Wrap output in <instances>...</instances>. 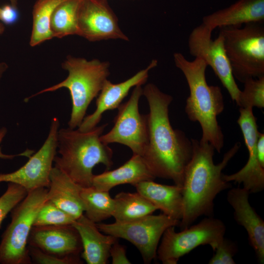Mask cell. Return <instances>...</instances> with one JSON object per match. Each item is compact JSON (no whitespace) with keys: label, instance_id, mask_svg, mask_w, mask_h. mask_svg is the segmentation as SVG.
<instances>
[{"label":"cell","instance_id":"cell-1","mask_svg":"<svg viewBox=\"0 0 264 264\" xmlns=\"http://www.w3.org/2000/svg\"><path fill=\"white\" fill-rule=\"evenodd\" d=\"M150 111L147 114V144L142 155L155 177L172 180L182 187L185 169L192 155L193 147L184 132L174 129L169 116L172 96L153 84L143 89Z\"/></svg>","mask_w":264,"mask_h":264},{"label":"cell","instance_id":"cell-2","mask_svg":"<svg viewBox=\"0 0 264 264\" xmlns=\"http://www.w3.org/2000/svg\"><path fill=\"white\" fill-rule=\"evenodd\" d=\"M192 157L184 171L182 185V215L181 230L191 225L202 216L213 217L214 200L221 191L231 187L222 178V171L239 151L237 142L223 155L221 162L213 161L215 149L210 143L191 139Z\"/></svg>","mask_w":264,"mask_h":264},{"label":"cell","instance_id":"cell-3","mask_svg":"<svg viewBox=\"0 0 264 264\" xmlns=\"http://www.w3.org/2000/svg\"><path fill=\"white\" fill-rule=\"evenodd\" d=\"M174 60L185 76L190 90L185 107L188 118L200 124V140L210 143L220 153L224 146V135L217 116L223 111L224 104L220 87L208 84L205 76L208 66L201 59L195 58L190 61L182 53L176 52Z\"/></svg>","mask_w":264,"mask_h":264},{"label":"cell","instance_id":"cell-4","mask_svg":"<svg viewBox=\"0 0 264 264\" xmlns=\"http://www.w3.org/2000/svg\"><path fill=\"white\" fill-rule=\"evenodd\" d=\"M107 124L81 131L70 128L59 129L55 167L82 188L92 186L93 169L99 164L109 170L113 165V151L100 136Z\"/></svg>","mask_w":264,"mask_h":264},{"label":"cell","instance_id":"cell-5","mask_svg":"<svg viewBox=\"0 0 264 264\" xmlns=\"http://www.w3.org/2000/svg\"><path fill=\"white\" fill-rule=\"evenodd\" d=\"M68 76L62 82L43 89L28 99L43 93L62 88L69 90L72 109L68 122L69 128L75 129L82 122L92 100L97 97L110 74V64L98 59L87 60L68 56L62 64Z\"/></svg>","mask_w":264,"mask_h":264},{"label":"cell","instance_id":"cell-6","mask_svg":"<svg viewBox=\"0 0 264 264\" xmlns=\"http://www.w3.org/2000/svg\"><path fill=\"white\" fill-rule=\"evenodd\" d=\"M220 29L235 79L243 83L264 76V22Z\"/></svg>","mask_w":264,"mask_h":264},{"label":"cell","instance_id":"cell-7","mask_svg":"<svg viewBox=\"0 0 264 264\" xmlns=\"http://www.w3.org/2000/svg\"><path fill=\"white\" fill-rule=\"evenodd\" d=\"M48 189L40 188L28 192L11 211V220L0 242V264H29L31 260L28 240L36 216L47 200Z\"/></svg>","mask_w":264,"mask_h":264},{"label":"cell","instance_id":"cell-8","mask_svg":"<svg viewBox=\"0 0 264 264\" xmlns=\"http://www.w3.org/2000/svg\"><path fill=\"white\" fill-rule=\"evenodd\" d=\"M225 231L224 223L213 217H207L179 232H176L175 226L169 227L161 237L156 257L163 264H176L181 257L200 245H209L214 251Z\"/></svg>","mask_w":264,"mask_h":264},{"label":"cell","instance_id":"cell-9","mask_svg":"<svg viewBox=\"0 0 264 264\" xmlns=\"http://www.w3.org/2000/svg\"><path fill=\"white\" fill-rule=\"evenodd\" d=\"M179 221L164 214H152L123 223H97L101 232L125 239L139 250L144 263L150 264L156 257L159 241L169 227L177 226Z\"/></svg>","mask_w":264,"mask_h":264},{"label":"cell","instance_id":"cell-10","mask_svg":"<svg viewBox=\"0 0 264 264\" xmlns=\"http://www.w3.org/2000/svg\"><path fill=\"white\" fill-rule=\"evenodd\" d=\"M143 95L141 85L135 86L127 102L118 108L114 126L100 136L105 144L117 143L128 147L133 154L142 156L148 142L147 114L140 113L138 104Z\"/></svg>","mask_w":264,"mask_h":264},{"label":"cell","instance_id":"cell-11","mask_svg":"<svg viewBox=\"0 0 264 264\" xmlns=\"http://www.w3.org/2000/svg\"><path fill=\"white\" fill-rule=\"evenodd\" d=\"M213 31L202 23L191 32L188 39L190 54L203 60L213 69L233 101L237 102L241 90L232 73L222 36L212 38Z\"/></svg>","mask_w":264,"mask_h":264},{"label":"cell","instance_id":"cell-12","mask_svg":"<svg viewBox=\"0 0 264 264\" xmlns=\"http://www.w3.org/2000/svg\"><path fill=\"white\" fill-rule=\"evenodd\" d=\"M59 126L58 118H53L47 137L40 149L17 170L0 174V182L20 185L27 192L40 188H48L53 162L57 154Z\"/></svg>","mask_w":264,"mask_h":264},{"label":"cell","instance_id":"cell-13","mask_svg":"<svg viewBox=\"0 0 264 264\" xmlns=\"http://www.w3.org/2000/svg\"><path fill=\"white\" fill-rule=\"evenodd\" d=\"M90 42L108 39L128 41L107 0H81L77 17V34Z\"/></svg>","mask_w":264,"mask_h":264},{"label":"cell","instance_id":"cell-14","mask_svg":"<svg viewBox=\"0 0 264 264\" xmlns=\"http://www.w3.org/2000/svg\"><path fill=\"white\" fill-rule=\"evenodd\" d=\"M237 120L248 152L246 164L239 171L231 175H222L225 181L242 184L250 194L262 191L264 189V166L260 163L256 150L259 132L253 109L240 108Z\"/></svg>","mask_w":264,"mask_h":264},{"label":"cell","instance_id":"cell-15","mask_svg":"<svg viewBox=\"0 0 264 264\" xmlns=\"http://www.w3.org/2000/svg\"><path fill=\"white\" fill-rule=\"evenodd\" d=\"M28 244L61 257L80 255L83 249L79 233L72 224L33 226Z\"/></svg>","mask_w":264,"mask_h":264},{"label":"cell","instance_id":"cell-16","mask_svg":"<svg viewBox=\"0 0 264 264\" xmlns=\"http://www.w3.org/2000/svg\"><path fill=\"white\" fill-rule=\"evenodd\" d=\"M157 65V61L153 60L145 69L141 70L129 79L120 83L113 84L107 79L98 95L95 111L84 117L78 129L81 131H87L97 126L103 114L107 110L118 109L130 89L133 87L144 84L148 78L149 71Z\"/></svg>","mask_w":264,"mask_h":264},{"label":"cell","instance_id":"cell-17","mask_svg":"<svg viewBox=\"0 0 264 264\" xmlns=\"http://www.w3.org/2000/svg\"><path fill=\"white\" fill-rule=\"evenodd\" d=\"M249 192L244 188H232L227 200L234 210V219L246 231L258 261L264 263V221L249 202Z\"/></svg>","mask_w":264,"mask_h":264},{"label":"cell","instance_id":"cell-18","mask_svg":"<svg viewBox=\"0 0 264 264\" xmlns=\"http://www.w3.org/2000/svg\"><path fill=\"white\" fill-rule=\"evenodd\" d=\"M264 22V0H238L230 5L204 16L202 22L212 31L225 26Z\"/></svg>","mask_w":264,"mask_h":264},{"label":"cell","instance_id":"cell-19","mask_svg":"<svg viewBox=\"0 0 264 264\" xmlns=\"http://www.w3.org/2000/svg\"><path fill=\"white\" fill-rule=\"evenodd\" d=\"M72 225L80 236L83 249L81 257L88 264H106L112 245L118 238L103 234L96 223L83 214Z\"/></svg>","mask_w":264,"mask_h":264},{"label":"cell","instance_id":"cell-20","mask_svg":"<svg viewBox=\"0 0 264 264\" xmlns=\"http://www.w3.org/2000/svg\"><path fill=\"white\" fill-rule=\"evenodd\" d=\"M47 200L77 219L83 214L84 206L81 197L82 187L59 168L53 167L50 174Z\"/></svg>","mask_w":264,"mask_h":264},{"label":"cell","instance_id":"cell-21","mask_svg":"<svg viewBox=\"0 0 264 264\" xmlns=\"http://www.w3.org/2000/svg\"><path fill=\"white\" fill-rule=\"evenodd\" d=\"M155 178L143 157L133 154L119 167L94 175L92 186L100 190L110 191L119 185L130 184L133 186L143 181L154 180Z\"/></svg>","mask_w":264,"mask_h":264},{"label":"cell","instance_id":"cell-22","mask_svg":"<svg viewBox=\"0 0 264 264\" xmlns=\"http://www.w3.org/2000/svg\"><path fill=\"white\" fill-rule=\"evenodd\" d=\"M144 197L163 213L180 221L182 215V187L143 181L133 185Z\"/></svg>","mask_w":264,"mask_h":264},{"label":"cell","instance_id":"cell-23","mask_svg":"<svg viewBox=\"0 0 264 264\" xmlns=\"http://www.w3.org/2000/svg\"><path fill=\"white\" fill-rule=\"evenodd\" d=\"M112 217L119 223L133 221L152 214L157 210L140 193L122 192L114 197Z\"/></svg>","mask_w":264,"mask_h":264},{"label":"cell","instance_id":"cell-24","mask_svg":"<svg viewBox=\"0 0 264 264\" xmlns=\"http://www.w3.org/2000/svg\"><path fill=\"white\" fill-rule=\"evenodd\" d=\"M81 197L85 216L93 222L99 223L112 217L114 200L109 191L100 190L91 186L82 188Z\"/></svg>","mask_w":264,"mask_h":264},{"label":"cell","instance_id":"cell-25","mask_svg":"<svg viewBox=\"0 0 264 264\" xmlns=\"http://www.w3.org/2000/svg\"><path fill=\"white\" fill-rule=\"evenodd\" d=\"M63 0H37L32 11V28L29 44L34 47L53 38L50 21L53 12Z\"/></svg>","mask_w":264,"mask_h":264},{"label":"cell","instance_id":"cell-26","mask_svg":"<svg viewBox=\"0 0 264 264\" xmlns=\"http://www.w3.org/2000/svg\"><path fill=\"white\" fill-rule=\"evenodd\" d=\"M81 0H63L54 9L50 21L53 38L77 34V17Z\"/></svg>","mask_w":264,"mask_h":264},{"label":"cell","instance_id":"cell-27","mask_svg":"<svg viewBox=\"0 0 264 264\" xmlns=\"http://www.w3.org/2000/svg\"><path fill=\"white\" fill-rule=\"evenodd\" d=\"M243 84L244 88L241 90L237 105L242 109L264 108V76L249 79Z\"/></svg>","mask_w":264,"mask_h":264},{"label":"cell","instance_id":"cell-28","mask_svg":"<svg viewBox=\"0 0 264 264\" xmlns=\"http://www.w3.org/2000/svg\"><path fill=\"white\" fill-rule=\"evenodd\" d=\"M75 220L69 214L46 200L40 209L33 226L70 225Z\"/></svg>","mask_w":264,"mask_h":264},{"label":"cell","instance_id":"cell-29","mask_svg":"<svg viewBox=\"0 0 264 264\" xmlns=\"http://www.w3.org/2000/svg\"><path fill=\"white\" fill-rule=\"evenodd\" d=\"M28 192L20 185L8 183L5 192L0 197V226L7 214L27 195Z\"/></svg>","mask_w":264,"mask_h":264},{"label":"cell","instance_id":"cell-30","mask_svg":"<svg viewBox=\"0 0 264 264\" xmlns=\"http://www.w3.org/2000/svg\"><path fill=\"white\" fill-rule=\"evenodd\" d=\"M31 262L38 264H81L83 262L80 255L59 257L47 253L38 248L28 246Z\"/></svg>","mask_w":264,"mask_h":264},{"label":"cell","instance_id":"cell-31","mask_svg":"<svg viewBox=\"0 0 264 264\" xmlns=\"http://www.w3.org/2000/svg\"><path fill=\"white\" fill-rule=\"evenodd\" d=\"M237 246L234 242L223 238L215 249V253L209 264H235L233 257L237 251Z\"/></svg>","mask_w":264,"mask_h":264},{"label":"cell","instance_id":"cell-32","mask_svg":"<svg viewBox=\"0 0 264 264\" xmlns=\"http://www.w3.org/2000/svg\"><path fill=\"white\" fill-rule=\"evenodd\" d=\"M110 256L112 264H130L131 262L126 256L125 246L119 243L117 240L111 246Z\"/></svg>","mask_w":264,"mask_h":264},{"label":"cell","instance_id":"cell-33","mask_svg":"<svg viewBox=\"0 0 264 264\" xmlns=\"http://www.w3.org/2000/svg\"><path fill=\"white\" fill-rule=\"evenodd\" d=\"M1 8L0 20L6 24H12L19 19L18 9L11 5H5Z\"/></svg>","mask_w":264,"mask_h":264},{"label":"cell","instance_id":"cell-34","mask_svg":"<svg viewBox=\"0 0 264 264\" xmlns=\"http://www.w3.org/2000/svg\"><path fill=\"white\" fill-rule=\"evenodd\" d=\"M6 133H7V129L6 128L3 127L0 129V158H2L4 159H12L15 157L17 156H26L29 157L33 153V151L27 150L18 154H3L2 152L1 149L0 147V144L1 142L2 141Z\"/></svg>","mask_w":264,"mask_h":264},{"label":"cell","instance_id":"cell-35","mask_svg":"<svg viewBox=\"0 0 264 264\" xmlns=\"http://www.w3.org/2000/svg\"><path fill=\"white\" fill-rule=\"evenodd\" d=\"M258 158L261 165L264 166V134L259 132L256 143Z\"/></svg>","mask_w":264,"mask_h":264},{"label":"cell","instance_id":"cell-36","mask_svg":"<svg viewBox=\"0 0 264 264\" xmlns=\"http://www.w3.org/2000/svg\"><path fill=\"white\" fill-rule=\"evenodd\" d=\"M8 68L7 65L4 62L0 63V79L2 77L3 73L5 72Z\"/></svg>","mask_w":264,"mask_h":264},{"label":"cell","instance_id":"cell-37","mask_svg":"<svg viewBox=\"0 0 264 264\" xmlns=\"http://www.w3.org/2000/svg\"><path fill=\"white\" fill-rule=\"evenodd\" d=\"M11 3V5L15 8H18V0H9Z\"/></svg>","mask_w":264,"mask_h":264},{"label":"cell","instance_id":"cell-38","mask_svg":"<svg viewBox=\"0 0 264 264\" xmlns=\"http://www.w3.org/2000/svg\"><path fill=\"white\" fill-rule=\"evenodd\" d=\"M5 30V27L3 25V24L0 22V35L3 33Z\"/></svg>","mask_w":264,"mask_h":264},{"label":"cell","instance_id":"cell-39","mask_svg":"<svg viewBox=\"0 0 264 264\" xmlns=\"http://www.w3.org/2000/svg\"><path fill=\"white\" fill-rule=\"evenodd\" d=\"M1 8L0 7V20L1 18Z\"/></svg>","mask_w":264,"mask_h":264},{"label":"cell","instance_id":"cell-40","mask_svg":"<svg viewBox=\"0 0 264 264\" xmlns=\"http://www.w3.org/2000/svg\"><path fill=\"white\" fill-rule=\"evenodd\" d=\"M0 129H1V128H0Z\"/></svg>","mask_w":264,"mask_h":264}]
</instances>
